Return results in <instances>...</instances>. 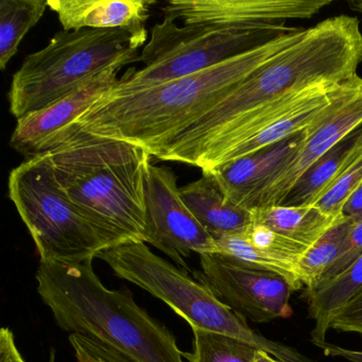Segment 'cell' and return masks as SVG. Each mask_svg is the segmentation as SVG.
I'll use <instances>...</instances> for the list:
<instances>
[{
  "instance_id": "1",
  "label": "cell",
  "mask_w": 362,
  "mask_h": 362,
  "mask_svg": "<svg viewBox=\"0 0 362 362\" xmlns=\"http://www.w3.org/2000/svg\"><path fill=\"white\" fill-rule=\"evenodd\" d=\"M361 62L359 21L349 16L322 21L152 156L192 166L207 148L254 114L313 86H341L357 77Z\"/></svg>"
},
{
  "instance_id": "2",
  "label": "cell",
  "mask_w": 362,
  "mask_h": 362,
  "mask_svg": "<svg viewBox=\"0 0 362 362\" xmlns=\"http://www.w3.org/2000/svg\"><path fill=\"white\" fill-rule=\"evenodd\" d=\"M305 30L294 28L194 75L124 94L107 93L71 128L127 141L144 148L152 156L211 111L252 74L298 43Z\"/></svg>"
},
{
  "instance_id": "3",
  "label": "cell",
  "mask_w": 362,
  "mask_h": 362,
  "mask_svg": "<svg viewBox=\"0 0 362 362\" xmlns=\"http://www.w3.org/2000/svg\"><path fill=\"white\" fill-rule=\"evenodd\" d=\"M44 154L67 198L114 247L144 241L147 150L71 128Z\"/></svg>"
},
{
  "instance_id": "4",
  "label": "cell",
  "mask_w": 362,
  "mask_h": 362,
  "mask_svg": "<svg viewBox=\"0 0 362 362\" xmlns=\"http://www.w3.org/2000/svg\"><path fill=\"white\" fill-rule=\"evenodd\" d=\"M37 292L65 332L94 339L134 362H185L175 337L141 308L130 290H110L93 268L41 262Z\"/></svg>"
},
{
  "instance_id": "5",
  "label": "cell",
  "mask_w": 362,
  "mask_h": 362,
  "mask_svg": "<svg viewBox=\"0 0 362 362\" xmlns=\"http://www.w3.org/2000/svg\"><path fill=\"white\" fill-rule=\"evenodd\" d=\"M139 48L128 33L117 29L59 31L14 74L10 112L18 120L44 109L110 67L139 62Z\"/></svg>"
},
{
  "instance_id": "6",
  "label": "cell",
  "mask_w": 362,
  "mask_h": 362,
  "mask_svg": "<svg viewBox=\"0 0 362 362\" xmlns=\"http://www.w3.org/2000/svg\"><path fill=\"white\" fill-rule=\"evenodd\" d=\"M9 198L37 245L41 262L81 264L114 247L67 198L46 154L10 173Z\"/></svg>"
},
{
  "instance_id": "7",
  "label": "cell",
  "mask_w": 362,
  "mask_h": 362,
  "mask_svg": "<svg viewBox=\"0 0 362 362\" xmlns=\"http://www.w3.org/2000/svg\"><path fill=\"white\" fill-rule=\"evenodd\" d=\"M296 27L220 28L207 25H181L169 18L156 23L143 48L141 69H129L109 94L166 83L217 66L258 46L272 41Z\"/></svg>"
},
{
  "instance_id": "8",
  "label": "cell",
  "mask_w": 362,
  "mask_h": 362,
  "mask_svg": "<svg viewBox=\"0 0 362 362\" xmlns=\"http://www.w3.org/2000/svg\"><path fill=\"white\" fill-rule=\"evenodd\" d=\"M116 275L166 303L192 329L226 334L243 341L247 320L219 300L206 286L150 251L144 241H128L101 252Z\"/></svg>"
},
{
  "instance_id": "9",
  "label": "cell",
  "mask_w": 362,
  "mask_h": 362,
  "mask_svg": "<svg viewBox=\"0 0 362 362\" xmlns=\"http://www.w3.org/2000/svg\"><path fill=\"white\" fill-rule=\"evenodd\" d=\"M343 84L313 86L264 107L220 137L192 166L203 173L300 134L327 112Z\"/></svg>"
},
{
  "instance_id": "10",
  "label": "cell",
  "mask_w": 362,
  "mask_h": 362,
  "mask_svg": "<svg viewBox=\"0 0 362 362\" xmlns=\"http://www.w3.org/2000/svg\"><path fill=\"white\" fill-rule=\"evenodd\" d=\"M362 127V78L345 82L325 114L304 131L300 147L275 169L247 209L281 205L300 177L337 144Z\"/></svg>"
},
{
  "instance_id": "11",
  "label": "cell",
  "mask_w": 362,
  "mask_h": 362,
  "mask_svg": "<svg viewBox=\"0 0 362 362\" xmlns=\"http://www.w3.org/2000/svg\"><path fill=\"white\" fill-rule=\"evenodd\" d=\"M145 203L144 243L166 254L177 266L188 270L185 260L192 253L217 252L215 239L182 200L177 175L170 167L148 165Z\"/></svg>"
},
{
  "instance_id": "12",
  "label": "cell",
  "mask_w": 362,
  "mask_h": 362,
  "mask_svg": "<svg viewBox=\"0 0 362 362\" xmlns=\"http://www.w3.org/2000/svg\"><path fill=\"white\" fill-rule=\"evenodd\" d=\"M200 264L194 279L245 320L267 323L291 315L289 300L296 290L281 275L238 264L219 254H202Z\"/></svg>"
},
{
  "instance_id": "13",
  "label": "cell",
  "mask_w": 362,
  "mask_h": 362,
  "mask_svg": "<svg viewBox=\"0 0 362 362\" xmlns=\"http://www.w3.org/2000/svg\"><path fill=\"white\" fill-rule=\"evenodd\" d=\"M332 4V0H170L162 11L164 18L181 25L258 28L308 20Z\"/></svg>"
},
{
  "instance_id": "14",
  "label": "cell",
  "mask_w": 362,
  "mask_h": 362,
  "mask_svg": "<svg viewBox=\"0 0 362 362\" xmlns=\"http://www.w3.org/2000/svg\"><path fill=\"white\" fill-rule=\"evenodd\" d=\"M122 67H110L74 92L44 109L18 120L10 146L26 160L37 158L62 143L63 135L92 107L113 90Z\"/></svg>"
},
{
  "instance_id": "15",
  "label": "cell",
  "mask_w": 362,
  "mask_h": 362,
  "mask_svg": "<svg viewBox=\"0 0 362 362\" xmlns=\"http://www.w3.org/2000/svg\"><path fill=\"white\" fill-rule=\"evenodd\" d=\"M63 30L126 31L139 47L148 43L146 23L156 0H47Z\"/></svg>"
},
{
  "instance_id": "16",
  "label": "cell",
  "mask_w": 362,
  "mask_h": 362,
  "mask_svg": "<svg viewBox=\"0 0 362 362\" xmlns=\"http://www.w3.org/2000/svg\"><path fill=\"white\" fill-rule=\"evenodd\" d=\"M303 139L304 132L202 173L215 181L226 200L247 209L250 201L264 182L300 147Z\"/></svg>"
},
{
  "instance_id": "17",
  "label": "cell",
  "mask_w": 362,
  "mask_h": 362,
  "mask_svg": "<svg viewBox=\"0 0 362 362\" xmlns=\"http://www.w3.org/2000/svg\"><path fill=\"white\" fill-rule=\"evenodd\" d=\"M182 200L214 239L245 232L252 223L251 211L233 204L209 175L180 188Z\"/></svg>"
},
{
  "instance_id": "18",
  "label": "cell",
  "mask_w": 362,
  "mask_h": 362,
  "mask_svg": "<svg viewBox=\"0 0 362 362\" xmlns=\"http://www.w3.org/2000/svg\"><path fill=\"white\" fill-rule=\"evenodd\" d=\"M362 153V127L313 165L286 197L284 206H313L354 160Z\"/></svg>"
},
{
  "instance_id": "19",
  "label": "cell",
  "mask_w": 362,
  "mask_h": 362,
  "mask_svg": "<svg viewBox=\"0 0 362 362\" xmlns=\"http://www.w3.org/2000/svg\"><path fill=\"white\" fill-rule=\"evenodd\" d=\"M362 290V255L349 269L334 279L306 290L309 315L315 321L311 342L321 347L326 341L334 315Z\"/></svg>"
},
{
  "instance_id": "20",
  "label": "cell",
  "mask_w": 362,
  "mask_h": 362,
  "mask_svg": "<svg viewBox=\"0 0 362 362\" xmlns=\"http://www.w3.org/2000/svg\"><path fill=\"white\" fill-rule=\"evenodd\" d=\"M250 211L252 222L264 224L279 234L310 247L345 218L326 215L315 206L275 205Z\"/></svg>"
},
{
  "instance_id": "21",
  "label": "cell",
  "mask_w": 362,
  "mask_h": 362,
  "mask_svg": "<svg viewBox=\"0 0 362 362\" xmlns=\"http://www.w3.org/2000/svg\"><path fill=\"white\" fill-rule=\"evenodd\" d=\"M47 8V0H1L0 69L3 71L18 54L23 40L37 26Z\"/></svg>"
},
{
  "instance_id": "22",
  "label": "cell",
  "mask_w": 362,
  "mask_h": 362,
  "mask_svg": "<svg viewBox=\"0 0 362 362\" xmlns=\"http://www.w3.org/2000/svg\"><path fill=\"white\" fill-rule=\"evenodd\" d=\"M351 221L341 220L313 245L300 260V273L306 290H313L323 279L332 262L340 253Z\"/></svg>"
},
{
  "instance_id": "23",
  "label": "cell",
  "mask_w": 362,
  "mask_h": 362,
  "mask_svg": "<svg viewBox=\"0 0 362 362\" xmlns=\"http://www.w3.org/2000/svg\"><path fill=\"white\" fill-rule=\"evenodd\" d=\"M194 332V353L190 362H253L256 349L226 334L202 329Z\"/></svg>"
},
{
  "instance_id": "24",
  "label": "cell",
  "mask_w": 362,
  "mask_h": 362,
  "mask_svg": "<svg viewBox=\"0 0 362 362\" xmlns=\"http://www.w3.org/2000/svg\"><path fill=\"white\" fill-rule=\"evenodd\" d=\"M362 182V153L354 160L313 206L332 217H342L343 209Z\"/></svg>"
},
{
  "instance_id": "25",
  "label": "cell",
  "mask_w": 362,
  "mask_h": 362,
  "mask_svg": "<svg viewBox=\"0 0 362 362\" xmlns=\"http://www.w3.org/2000/svg\"><path fill=\"white\" fill-rule=\"evenodd\" d=\"M361 255L362 219H360L358 221H351L349 233H347L346 238H345L344 243H343L338 257L332 262V266L329 267L327 272L325 273V275H324L323 279H322L319 284L324 283V281H328V279H334L337 275L344 272Z\"/></svg>"
},
{
  "instance_id": "26",
  "label": "cell",
  "mask_w": 362,
  "mask_h": 362,
  "mask_svg": "<svg viewBox=\"0 0 362 362\" xmlns=\"http://www.w3.org/2000/svg\"><path fill=\"white\" fill-rule=\"evenodd\" d=\"M69 341L79 362H134L111 347L82 334H71Z\"/></svg>"
},
{
  "instance_id": "27",
  "label": "cell",
  "mask_w": 362,
  "mask_h": 362,
  "mask_svg": "<svg viewBox=\"0 0 362 362\" xmlns=\"http://www.w3.org/2000/svg\"><path fill=\"white\" fill-rule=\"evenodd\" d=\"M330 328L362 337V290L334 315Z\"/></svg>"
},
{
  "instance_id": "28",
  "label": "cell",
  "mask_w": 362,
  "mask_h": 362,
  "mask_svg": "<svg viewBox=\"0 0 362 362\" xmlns=\"http://www.w3.org/2000/svg\"><path fill=\"white\" fill-rule=\"evenodd\" d=\"M0 362H26L18 351L13 332L8 327L0 330ZM49 362H56L54 349L50 353Z\"/></svg>"
},
{
  "instance_id": "29",
  "label": "cell",
  "mask_w": 362,
  "mask_h": 362,
  "mask_svg": "<svg viewBox=\"0 0 362 362\" xmlns=\"http://www.w3.org/2000/svg\"><path fill=\"white\" fill-rule=\"evenodd\" d=\"M320 349L328 357L342 358L349 362H362V351L346 349L328 342L324 343Z\"/></svg>"
},
{
  "instance_id": "30",
  "label": "cell",
  "mask_w": 362,
  "mask_h": 362,
  "mask_svg": "<svg viewBox=\"0 0 362 362\" xmlns=\"http://www.w3.org/2000/svg\"><path fill=\"white\" fill-rule=\"evenodd\" d=\"M342 214L351 221L362 219V182L347 201Z\"/></svg>"
},
{
  "instance_id": "31",
  "label": "cell",
  "mask_w": 362,
  "mask_h": 362,
  "mask_svg": "<svg viewBox=\"0 0 362 362\" xmlns=\"http://www.w3.org/2000/svg\"><path fill=\"white\" fill-rule=\"evenodd\" d=\"M253 362H279V360L275 359L272 356L269 354L264 353L262 351H256L255 356H254Z\"/></svg>"
},
{
  "instance_id": "32",
  "label": "cell",
  "mask_w": 362,
  "mask_h": 362,
  "mask_svg": "<svg viewBox=\"0 0 362 362\" xmlns=\"http://www.w3.org/2000/svg\"><path fill=\"white\" fill-rule=\"evenodd\" d=\"M349 5L351 10L362 14V0H353V1H349Z\"/></svg>"
}]
</instances>
